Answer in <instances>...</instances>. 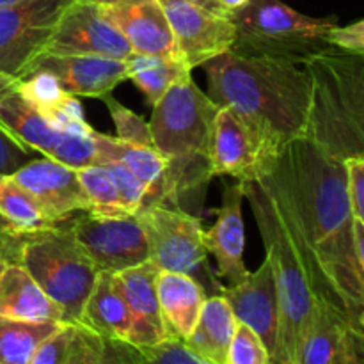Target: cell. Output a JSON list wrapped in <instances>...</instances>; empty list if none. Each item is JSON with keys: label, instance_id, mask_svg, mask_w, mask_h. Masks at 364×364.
Here are the masks:
<instances>
[{"label": "cell", "instance_id": "cell-1", "mask_svg": "<svg viewBox=\"0 0 364 364\" xmlns=\"http://www.w3.org/2000/svg\"><path fill=\"white\" fill-rule=\"evenodd\" d=\"M258 178L297 247L313 297L343 311L364 331V269L352 251L354 217L343 164L299 137L281 148Z\"/></svg>", "mask_w": 364, "mask_h": 364}, {"label": "cell", "instance_id": "cell-2", "mask_svg": "<svg viewBox=\"0 0 364 364\" xmlns=\"http://www.w3.org/2000/svg\"><path fill=\"white\" fill-rule=\"evenodd\" d=\"M203 68L210 82L208 96L240 117L263 166L304 135L309 80L302 64L230 48Z\"/></svg>", "mask_w": 364, "mask_h": 364}, {"label": "cell", "instance_id": "cell-3", "mask_svg": "<svg viewBox=\"0 0 364 364\" xmlns=\"http://www.w3.org/2000/svg\"><path fill=\"white\" fill-rule=\"evenodd\" d=\"M219 105L201 91L191 73L171 85L153 105V144L166 160L162 206L180 208L198 198L203 201L206 185L213 178V123Z\"/></svg>", "mask_w": 364, "mask_h": 364}, {"label": "cell", "instance_id": "cell-4", "mask_svg": "<svg viewBox=\"0 0 364 364\" xmlns=\"http://www.w3.org/2000/svg\"><path fill=\"white\" fill-rule=\"evenodd\" d=\"M302 68L309 80L302 137L341 164L364 156V55L331 48Z\"/></svg>", "mask_w": 364, "mask_h": 364}, {"label": "cell", "instance_id": "cell-5", "mask_svg": "<svg viewBox=\"0 0 364 364\" xmlns=\"http://www.w3.org/2000/svg\"><path fill=\"white\" fill-rule=\"evenodd\" d=\"M244 198L251 203L263 245H265L277 294V334L272 364H294L301 334L311 315L313 291L299 258L297 247L288 235L276 201L258 176L240 181Z\"/></svg>", "mask_w": 364, "mask_h": 364}, {"label": "cell", "instance_id": "cell-6", "mask_svg": "<svg viewBox=\"0 0 364 364\" xmlns=\"http://www.w3.org/2000/svg\"><path fill=\"white\" fill-rule=\"evenodd\" d=\"M230 20L235 25L231 50L299 64L333 48L327 32L338 23V16H308L281 0H247L231 11Z\"/></svg>", "mask_w": 364, "mask_h": 364}, {"label": "cell", "instance_id": "cell-7", "mask_svg": "<svg viewBox=\"0 0 364 364\" xmlns=\"http://www.w3.org/2000/svg\"><path fill=\"white\" fill-rule=\"evenodd\" d=\"M20 263L60 309L64 322L80 323L100 270L70 231L59 224L53 230L27 235Z\"/></svg>", "mask_w": 364, "mask_h": 364}, {"label": "cell", "instance_id": "cell-8", "mask_svg": "<svg viewBox=\"0 0 364 364\" xmlns=\"http://www.w3.org/2000/svg\"><path fill=\"white\" fill-rule=\"evenodd\" d=\"M146 238L149 263L159 272L187 274L205 288L206 295H220L224 284L212 272L203 244L201 220L185 210L169 206H141L135 212Z\"/></svg>", "mask_w": 364, "mask_h": 364}, {"label": "cell", "instance_id": "cell-9", "mask_svg": "<svg viewBox=\"0 0 364 364\" xmlns=\"http://www.w3.org/2000/svg\"><path fill=\"white\" fill-rule=\"evenodd\" d=\"M0 128L28 151H39L48 159L80 169L98 162L89 135L68 134L53 127L27 102L18 89V80L0 73Z\"/></svg>", "mask_w": 364, "mask_h": 364}, {"label": "cell", "instance_id": "cell-10", "mask_svg": "<svg viewBox=\"0 0 364 364\" xmlns=\"http://www.w3.org/2000/svg\"><path fill=\"white\" fill-rule=\"evenodd\" d=\"M98 270L119 274L149 262L148 238L137 215L102 217L80 212L60 223Z\"/></svg>", "mask_w": 364, "mask_h": 364}, {"label": "cell", "instance_id": "cell-11", "mask_svg": "<svg viewBox=\"0 0 364 364\" xmlns=\"http://www.w3.org/2000/svg\"><path fill=\"white\" fill-rule=\"evenodd\" d=\"M75 0H23L0 7V73L18 78L43 52Z\"/></svg>", "mask_w": 364, "mask_h": 364}, {"label": "cell", "instance_id": "cell-12", "mask_svg": "<svg viewBox=\"0 0 364 364\" xmlns=\"http://www.w3.org/2000/svg\"><path fill=\"white\" fill-rule=\"evenodd\" d=\"M41 53L127 60L134 50L123 34L103 16L100 6L75 0L63 13Z\"/></svg>", "mask_w": 364, "mask_h": 364}, {"label": "cell", "instance_id": "cell-13", "mask_svg": "<svg viewBox=\"0 0 364 364\" xmlns=\"http://www.w3.org/2000/svg\"><path fill=\"white\" fill-rule=\"evenodd\" d=\"M294 364H364V331L343 311L315 299Z\"/></svg>", "mask_w": 364, "mask_h": 364}, {"label": "cell", "instance_id": "cell-14", "mask_svg": "<svg viewBox=\"0 0 364 364\" xmlns=\"http://www.w3.org/2000/svg\"><path fill=\"white\" fill-rule=\"evenodd\" d=\"M180 57L191 70L228 52L235 43L230 16L208 13L185 0H159Z\"/></svg>", "mask_w": 364, "mask_h": 364}, {"label": "cell", "instance_id": "cell-15", "mask_svg": "<svg viewBox=\"0 0 364 364\" xmlns=\"http://www.w3.org/2000/svg\"><path fill=\"white\" fill-rule=\"evenodd\" d=\"M36 71L48 73L66 95L75 98H102L128 78L124 60L91 55L39 53L18 78Z\"/></svg>", "mask_w": 364, "mask_h": 364}, {"label": "cell", "instance_id": "cell-16", "mask_svg": "<svg viewBox=\"0 0 364 364\" xmlns=\"http://www.w3.org/2000/svg\"><path fill=\"white\" fill-rule=\"evenodd\" d=\"M11 176L31 192L45 212L59 224L77 213L89 212V203L77 169L66 164L43 156L28 160Z\"/></svg>", "mask_w": 364, "mask_h": 364}, {"label": "cell", "instance_id": "cell-17", "mask_svg": "<svg viewBox=\"0 0 364 364\" xmlns=\"http://www.w3.org/2000/svg\"><path fill=\"white\" fill-rule=\"evenodd\" d=\"M100 11L123 34L134 53L180 57L159 0H117L103 4Z\"/></svg>", "mask_w": 364, "mask_h": 364}, {"label": "cell", "instance_id": "cell-18", "mask_svg": "<svg viewBox=\"0 0 364 364\" xmlns=\"http://www.w3.org/2000/svg\"><path fill=\"white\" fill-rule=\"evenodd\" d=\"M242 203H244V188L240 181L237 180V183L226 185L223 205L215 210V224L203 235L206 252L212 255L217 262L215 276L228 281V287L240 283L249 274L244 262L245 233Z\"/></svg>", "mask_w": 364, "mask_h": 364}, {"label": "cell", "instance_id": "cell-19", "mask_svg": "<svg viewBox=\"0 0 364 364\" xmlns=\"http://www.w3.org/2000/svg\"><path fill=\"white\" fill-rule=\"evenodd\" d=\"M220 295L228 301L237 322L251 327L272 358L279 309H277L276 284H274L269 259L265 258L262 267L256 272H249L240 283L233 287H223Z\"/></svg>", "mask_w": 364, "mask_h": 364}, {"label": "cell", "instance_id": "cell-20", "mask_svg": "<svg viewBox=\"0 0 364 364\" xmlns=\"http://www.w3.org/2000/svg\"><path fill=\"white\" fill-rule=\"evenodd\" d=\"M156 274L159 270L149 262L117 274L130 311L128 345L135 348L153 347L167 340V331L156 295Z\"/></svg>", "mask_w": 364, "mask_h": 364}, {"label": "cell", "instance_id": "cell-21", "mask_svg": "<svg viewBox=\"0 0 364 364\" xmlns=\"http://www.w3.org/2000/svg\"><path fill=\"white\" fill-rule=\"evenodd\" d=\"M263 169L262 156L240 117L228 107H219L213 123L212 173L247 181Z\"/></svg>", "mask_w": 364, "mask_h": 364}, {"label": "cell", "instance_id": "cell-22", "mask_svg": "<svg viewBox=\"0 0 364 364\" xmlns=\"http://www.w3.org/2000/svg\"><path fill=\"white\" fill-rule=\"evenodd\" d=\"M0 316L27 322L66 323L60 309L20 262L0 259Z\"/></svg>", "mask_w": 364, "mask_h": 364}, {"label": "cell", "instance_id": "cell-23", "mask_svg": "<svg viewBox=\"0 0 364 364\" xmlns=\"http://www.w3.org/2000/svg\"><path fill=\"white\" fill-rule=\"evenodd\" d=\"M156 295L167 338L185 340L194 331L205 301V288L187 274H156Z\"/></svg>", "mask_w": 364, "mask_h": 364}, {"label": "cell", "instance_id": "cell-24", "mask_svg": "<svg viewBox=\"0 0 364 364\" xmlns=\"http://www.w3.org/2000/svg\"><path fill=\"white\" fill-rule=\"evenodd\" d=\"M80 323L107 340L128 343L130 311L123 295V284L117 274L100 270L95 287L85 301Z\"/></svg>", "mask_w": 364, "mask_h": 364}, {"label": "cell", "instance_id": "cell-25", "mask_svg": "<svg viewBox=\"0 0 364 364\" xmlns=\"http://www.w3.org/2000/svg\"><path fill=\"white\" fill-rule=\"evenodd\" d=\"M96 155L103 160H114L127 166L142 183L146 185V196L142 206L164 203V180H166V160L160 156L156 148L132 144L112 135L91 132Z\"/></svg>", "mask_w": 364, "mask_h": 364}, {"label": "cell", "instance_id": "cell-26", "mask_svg": "<svg viewBox=\"0 0 364 364\" xmlns=\"http://www.w3.org/2000/svg\"><path fill=\"white\" fill-rule=\"evenodd\" d=\"M16 80L21 95L38 112L52 121L53 127L68 134H91L92 128L85 121L80 102L75 96L66 95L48 73L36 71Z\"/></svg>", "mask_w": 364, "mask_h": 364}, {"label": "cell", "instance_id": "cell-27", "mask_svg": "<svg viewBox=\"0 0 364 364\" xmlns=\"http://www.w3.org/2000/svg\"><path fill=\"white\" fill-rule=\"evenodd\" d=\"M237 323L226 299L212 295L205 301L194 331L181 341L206 364H228V352Z\"/></svg>", "mask_w": 364, "mask_h": 364}, {"label": "cell", "instance_id": "cell-28", "mask_svg": "<svg viewBox=\"0 0 364 364\" xmlns=\"http://www.w3.org/2000/svg\"><path fill=\"white\" fill-rule=\"evenodd\" d=\"M107 338L84 323H60L46 338L28 364H96L103 358Z\"/></svg>", "mask_w": 364, "mask_h": 364}, {"label": "cell", "instance_id": "cell-29", "mask_svg": "<svg viewBox=\"0 0 364 364\" xmlns=\"http://www.w3.org/2000/svg\"><path fill=\"white\" fill-rule=\"evenodd\" d=\"M124 64H127L128 80L141 89L142 95L146 96V102L151 107L169 91L171 85L192 71L180 57L132 53Z\"/></svg>", "mask_w": 364, "mask_h": 364}, {"label": "cell", "instance_id": "cell-30", "mask_svg": "<svg viewBox=\"0 0 364 364\" xmlns=\"http://www.w3.org/2000/svg\"><path fill=\"white\" fill-rule=\"evenodd\" d=\"M0 215L14 233L20 235L39 233L59 226V223L39 205L38 199L14 181L13 176L0 178Z\"/></svg>", "mask_w": 364, "mask_h": 364}, {"label": "cell", "instance_id": "cell-31", "mask_svg": "<svg viewBox=\"0 0 364 364\" xmlns=\"http://www.w3.org/2000/svg\"><path fill=\"white\" fill-rule=\"evenodd\" d=\"M59 326L60 322H27L0 316V363L28 364L39 345Z\"/></svg>", "mask_w": 364, "mask_h": 364}, {"label": "cell", "instance_id": "cell-32", "mask_svg": "<svg viewBox=\"0 0 364 364\" xmlns=\"http://www.w3.org/2000/svg\"><path fill=\"white\" fill-rule=\"evenodd\" d=\"M77 173L85 198H87L89 213L102 217L130 215L121 205L116 181H114L112 173L105 166L92 164V166L80 167L77 169Z\"/></svg>", "mask_w": 364, "mask_h": 364}, {"label": "cell", "instance_id": "cell-33", "mask_svg": "<svg viewBox=\"0 0 364 364\" xmlns=\"http://www.w3.org/2000/svg\"><path fill=\"white\" fill-rule=\"evenodd\" d=\"M100 100H103V103H105L107 109H109L110 116H112L117 139H121V141L124 142H132V144L155 148L148 121H144L141 116H137V114L132 112L130 109L121 105V103L117 102V100H114L110 95L102 96Z\"/></svg>", "mask_w": 364, "mask_h": 364}, {"label": "cell", "instance_id": "cell-34", "mask_svg": "<svg viewBox=\"0 0 364 364\" xmlns=\"http://www.w3.org/2000/svg\"><path fill=\"white\" fill-rule=\"evenodd\" d=\"M228 364H272V358L258 334L238 322L228 352Z\"/></svg>", "mask_w": 364, "mask_h": 364}, {"label": "cell", "instance_id": "cell-35", "mask_svg": "<svg viewBox=\"0 0 364 364\" xmlns=\"http://www.w3.org/2000/svg\"><path fill=\"white\" fill-rule=\"evenodd\" d=\"M96 164H102L107 169L112 173L114 181H116L117 194H119L121 205L124 206L128 213H135L144 203L146 196V185L128 169L127 166L119 162H114V160H103L98 159Z\"/></svg>", "mask_w": 364, "mask_h": 364}, {"label": "cell", "instance_id": "cell-36", "mask_svg": "<svg viewBox=\"0 0 364 364\" xmlns=\"http://www.w3.org/2000/svg\"><path fill=\"white\" fill-rule=\"evenodd\" d=\"M137 364H206L196 358L181 340L167 338L153 347L137 348Z\"/></svg>", "mask_w": 364, "mask_h": 364}, {"label": "cell", "instance_id": "cell-37", "mask_svg": "<svg viewBox=\"0 0 364 364\" xmlns=\"http://www.w3.org/2000/svg\"><path fill=\"white\" fill-rule=\"evenodd\" d=\"M345 166V187L352 217L364 220V156L348 159Z\"/></svg>", "mask_w": 364, "mask_h": 364}, {"label": "cell", "instance_id": "cell-38", "mask_svg": "<svg viewBox=\"0 0 364 364\" xmlns=\"http://www.w3.org/2000/svg\"><path fill=\"white\" fill-rule=\"evenodd\" d=\"M327 43L333 48L364 55V21L358 20L355 23L345 25V27L336 23L327 32Z\"/></svg>", "mask_w": 364, "mask_h": 364}, {"label": "cell", "instance_id": "cell-39", "mask_svg": "<svg viewBox=\"0 0 364 364\" xmlns=\"http://www.w3.org/2000/svg\"><path fill=\"white\" fill-rule=\"evenodd\" d=\"M31 155L32 151H28L23 146L14 142L0 128V178L11 176L14 171H18L23 164H27L31 160Z\"/></svg>", "mask_w": 364, "mask_h": 364}, {"label": "cell", "instance_id": "cell-40", "mask_svg": "<svg viewBox=\"0 0 364 364\" xmlns=\"http://www.w3.org/2000/svg\"><path fill=\"white\" fill-rule=\"evenodd\" d=\"M96 364H137V348L124 341L107 340L103 358Z\"/></svg>", "mask_w": 364, "mask_h": 364}, {"label": "cell", "instance_id": "cell-41", "mask_svg": "<svg viewBox=\"0 0 364 364\" xmlns=\"http://www.w3.org/2000/svg\"><path fill=\"white\" fill-rule=\"evenodd\" d=\"M27 235L20 233H0V259L20 262L21 247Z\"/></svg>", "mask_w": 364, "mask_h": 364}, {"label": "cell", "instance_id": "cell-42", "mask_svg": "<svg viewBox=\"0 0 364 364\" xmlns=\"http://www.w3.org/2000/svg\"><path fill=\"white\" fill-rule=\"evenodd\" d=\"M352 251L358 265L364 269V220L354 219L352 223Z\"/></svg>", "mask_w": 364, "mask_h": 364}, {"label": "cell", "instance_id": "cell-43", "mask_svg": "<svg viewBox=\"0 0 364 364\" xmlns=\"http://www.w3.org/2000/svg\"><path fill=\"white\" fill-rule=\"evenodd\" d=\"M185 2L192 4V6L201 7V9L208 11V13L219 14V16H230L231 14L230 11H228L226 7L219 2V0H185Z\"/></svg>", "mask_w": 364, "mask_h": 364}, {"label": "cell", "instance_id": "cell-44", "mask_svg": "<svg viewBox=\"0 0 364 364\" xmlns=\"http://www.w3.org/2000/svg\"><path fill=\"white\" fill-rule=\"evenodd\" d=\"M0 233H14V231L11 230V226L6 223V219H4L2 215H0Z\"/></svg>", "mask_w": 364, "mask_h": 364}, {"label": "cell", "instance_id": "cell-45", "mask_svg": "<svg viewBox=\"0 0 364 364\" xmlns=\"http://www.w3.org/2000/svg\"><path fill=\"white\" fill-rule=\"evenodd\" d=\"M78 2L96 4V6H103V4H112V2H117V0H78Z\"/></svg>", "mask_w": 364, "mask_h": 364}, {"label": "cell", "instance_id": "cell-46", "mask_svg": "<svg viewBox=\"0 0 364 364\" xmlns=\"http://www.w3.org/2000/svg\"><path fill=\"white\" fill-rule=\"evenodd\" d=\"M23 0H0V7H7V6H14V4H20Z\"/></svg>", "mask_w": 364, "mask_h": 364}, {"label": "cell", "instance_id": "cell-47", "mask_svg": "<svg viewBox=\"0 0 364 364\" xmlns=\"http://www.w3.org/2000/svg\"><path fill=\"white\" fill-rule=\"evenodd\" d=\"M0 364H2V363H0Z\"/></svg>", "mask_w": 364, "mask_h": 364}]
</instances>
